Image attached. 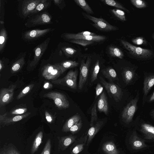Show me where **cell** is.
Listing matches in <instances>:
<instances>
[{
  "instance_id": "cell-1",
  "label": "cell",
  "mask_w": 154,
  "mask_h": 154,
  "mask_svg": "<svg viewBox=\"0 0 154 154\" xmlns=\"http://www.w3.org/2000/svg\"><path fill=\"white\" fill-rule=\"evenodd\" d=\"M121 42L124 47L134 57L140 60H146L151 58L154 54L151 50L135 46L123 40Z\"/></svg>"
},
{
  "instance_id": "cell-2",
  "label": "cell",
  "mask_w": 154,
  "mask_h": 154,
  "mask_svg": "<svg viewBox=\"0 0 154 154\" xmlns=\"http://www.w3.org/2000/svg\"><path fill=\"white\" fill-rule=\"evenodd\" d=\"M82 14L85 18L93 22V23H91V25L99 30L109 32L119 29L118 27L110 24L102 18L96 17L83 12H82Z\"/></svg>"
},
{
  "instance_id": "cell-3",
  "label": "cell",
  "mask_w": 154,
  "mask_h": 154,
  "mask_svg": "<svg viewBox=\"0 0 154 154\" xmlns=\"http://www.w3.org/2000/svg\"><path fill=\"white\" fill-rule=\"evenodd\" d=\"M99 78L100 82L106 90L109 97L113 98L116 102L120 101L123 96L122 89L112 82H107L101 77Z\"/></svg>"
},
{
  "instance_id": "cell-4",
  "label": "cell",
  "mask_w": 154,
  "mask_h": 154,
  "mask_svg": "<svg viewBox=\"0 0 154 154\" xmlns=\"http://www.w3.org/2000/svg\"><path fill=\"white\" fill-rule=\"evenodd\" d=\"M138 98V95H137L124 108L121 116L123 121L125 123L128 124L132 121L137 110Z\"/></svg>"
},
{
  "instance_id": "cell-5",
  "label": "cell",
  "mask_w": 154,
  "mask_h": 154,
  "mask_svg": "<svg viewBox=\"0 0 154 154\" xmlns=\"http://www.w3.org/2000/svg\"><path fill=\"white\" fill-rule=\"evenodd\" d=\"M44 97L53 100L56 106L60 109H66L69 106V102L66 97L60 92H49L45 94Z\"/></svg>"
},
{
  "instance_id": "cell-6",
  "label": "cell",
  "mask_w": 154,
  "mask_h": 154,
  "mask_svg": "<svg viewBox=\"0 0 154 154\" xmlns=\"http://www.w3.org/2000/svg\"><path fill=\"white\" fill-rule=\"evenodd\" d=\"M77 70H70L61 79L52 82L54 83L66 86L73 89H77Z\"/></svg>"
},
{
  "instance_id": "cell-7",
  "label": "cell",
  "mask_w": 154,
  "mask_h": 154,
  "mask_svg": "<svg viewBox=\"0 0 154 154\" xmlns=\"http://www.w3.org/2000/svg\"><path fill=\"white\" fill-rule=\"evenodd\" d=\"M91 62V58L88 57L85 62L81 61L80 67L79 80L78 88L81 90L86 83L88 75L89 67Z\"/></svg>"
},
{
  "instance_id": "cell-8",
  "label": "cell",
  "mask_w": 154,
  "mask_h": 154,
  "mask_svg": "<svg viewBox=\"0 0 154 154\" xmlns=\"http://www.w3.org/2000/svg\"><path fill=\"white\" fill-rule=\"evenodd\" d=\"M51 17L46 12L42 13L28 21L25 25L28 27L48 24L51 21Z\"/></svg>"
},
{
  "instance_id": "cell-9",
  "label": "cell",
  "mask_w": 154,
  "mask_h": 154,
  "mask_svg": "<svg viewBox=\"0 0 154 154\" xmlns=\"http://www.w3.org/2000/svg\"><path fill=\"white\" fill-rule=\"evenodd\" d=\"M64 38L68 40L72 39H81L94 42H100L105 41L106 37L103 35H97L94 36H84L77 34V33H66L63 34Z\"/></svg>"
},
{
  "instance_id": "cell-10",
  "label": "cell",
  "mask_w": 154,
  "mask_h": 154,
  "mask_svg": "<svg viewBox=\"0 0 154 154\" xmlns=\"http://www.w3.org/2000/svg\"><path fill=\"white\" fill-rule=\"evenodd\" d=\"M50 39V38H47L35 48L34 58L30 64L31 66H34L38 63L46 50Z\"/></svg>"
},
{
  "instance_id": "cell-11",
  "label": "cell",
  "mask_w": 154,
  "mask_h": 154,
  "mask_svg": "<svg viewBox=\"0 0 154 154\" xmlns=\"http://www.w3.org/2000/svg\"><path fill=\"white\" fill-rule=\"evenodd\" d=\"M16 85H12L8 88L2 89L0 92V107L9 103L12 99Z\"/></svg>"
},
{
  "instance_id": "cell-12",
  "label": "cell",
  "mask_w": 154,
  "mask_h": 154,
  "mask_svg": "<svg viewBox=\"0 0 154 154\" xmlns=\"http://www.w3.org/2000/svg\"><path fill=\"white\" fill-rule=\"evenodd\" d=\"M42 0H25L22 4L21 12L24 17L31 14Z\"/></svg>"
},
{
  "instance_id": "cell-13",
  "label": "cell",
  "mask_w": 154,
  "mask_h": 154,
  "mask_svg": "<svg viewBox=\"0 0 154 154\" xmlns=\"http://www.w3.org/2000/svg\"><path fill=\"white\" fill-rule=\"evenodd\" d=\"M53 29L47 28L44 29H35L26 32L24 35V38L27 40L34 39L42 37Z\"/></svg>"
},
{
  "instance_id": "cell-14",
  "label": "cell",
  "mask_w": 154,
  "mask_h": 154,
  "mask_svg": "<svg viewBox=\"0 0 154 154\" xmlns=\"http://www.w3.org/2000/svg\"><path fill=\"white\" fill-rule=\"evenodd\" d=\"M129 142L132 148L135 150L140 149L147 146L145 140L139 137L135 131L131 135Z\"/></svg>"
},
{
  "instance_id": "cell-15",
  "label": "cell",
  "mask_w": 154,
  "mask_h": 154,
  "mask_svg": "<svg viewBox=\"0 0 154 154\" xmlns=\"http://www.w3.org/2000/svg\"><path fill=\"white\" fill-rule=\"evenodd\" d=\"M59 149L62 150L66 149L75 140L76 136L70 135L62 137H58Z\"/></svg>"
},
{
  "instance_id": "cell-16",
  "label": "cell",
  "mask_w": 154,
  "mask_h": 154,
  "mask_svg": "<svg viewBox=\"0 0 154 154\" xmlns=\"http://www.w3.org/2000/svg\"><path fill=\"white\" fill-rule=\"evenodd\" d=\"M98 111L107 115L109 112V106L107 98L104 92H102L98 99L97 103Z\"/></svg>"
},
{
  "instance_id": "cell-17",
  "label": "cell",
  "mask_w": 154,
  "mask_h": 154,
  "mask_svg": "<svg viewBox=\"0 0 154 154\" xmlns=\"http://www.w3.org/2000/svg\"><path fill=\"white\" fill-rule=\"evenodd\" d=\"M140 131L146 139L154 140V126L148 123H142L140 126Z\"/></svg>"
},
{
  "instance_id": "cell-18",
  "label": "cell",
  "mask_w": 154,
  "mask_h": 154,
  "mask_svg": "<svg viewBox=\"0 0 154 154\" xmlns=\"http://www.w3.org/2000/svg\"><path fill=\"white\" fill-rule=\"evenodd\" d=\"M154 85V74L146 76L143 81V98L147 95L151 89Z\"/></svg>"
},
{
  "instance_id": "cell-19",
  "label": "cell",
  "mask_w": 154,
  "mask_h": 154,
  "mask_svg": "<svg viewBox=\"0 0 154 154\" xmlns=\"http://www.w3.org/2000/svg\"><path fill=\"white\" fill-rule=\"evenodd\" d=\"M102 149L106 154H119L120 152L115 144L112 141L104 143L102 146Z\"/></svg>"
},
{
  "instance_id": "cell-20",
  "label": "cell",
  "mask_w": 154,
  "mask_h": 154,
  "mask_svg": "<svg viewBox=\"0 0 154 154\" xmlns=\"http://www.w3.org/2000/svg\"><path fill=\"white\" fill-rule=\"evenodd\" d=\"M81 119V117L78 113L72 116L67 120L63 125L62 131L64 132H69L70 128Z\"/></svg>"
},
{
  "instance_id": "cell-21",
  "label": "cell",
  "mask_w": 154,
  "mask_h": 154,
  "mask_svg": "<svg viewBox=\"0 0 154 154\" xmlns=\"http://www.w3.org/2000/svg\"><path fill=\"white\" fill-rule=\"evenodd\" d=\"M103 124V121H99L97 122L95 125L90 128L88 133V139L87 142V146L100 130Z\"/></svg>"
},
{
  "instance_id": "cell-22",
  "label": "cell",
  "mask_w": 154,
  "mask_h": 154,
  "mask_svg": "<svg viewBox=\"0 0 154 154\" xmlns=\"http://www.w3.org/2000/svg\"><path fill=\"white\" fill-rule=\"evenodd\" d=\"M122 74L123 80L125 83L128 84L131 82L135 76V72L132 69L125 68L123 69Z\"/></svg>"
},
{
  "instance_id": "cell-23",
  "label": "cell",
  "mask_w": 154,
  "mask_h": 154,
  "mask_svg": "<svg viewBox=\"0 0 154 154\" xmlns=\"http://www.w3.org/2000/svg\"><path fill=\"white\" fill-rule=\"evenodd\" d=\"M103 75L108 79L110 82H112L117 79V73L114 69L111 67H108L101 70Z\"/></svg>"
},
{
  "instance_id": "cell-24",
  "label": "cell",
  "mask_w": 154,
  "mask_h": 154,
  "mask_svg": "<svg viewBox=\"0 0 154 154\" xmlns=\"http://www.w3.org/2000/svg\"><path fill=\"white\" fill-rule=\"evenodd\" d=\"M30 114V112H29L22 115H17L13 117H7L4 120L2 125L4 126L9 125L14 122L20 121L23 119L27 117Z\"/></svg>"
},
{
  "instance_id": "cell-25",
  "label": "cell",
  "mask_w": 154,
  "mask_h": 154,
  "mask_svg": "<svg viewBox=\"0 0 154 154\" xmlns=\"http://www.w3.org/2000/svg\"><path fill=\"white\" fill-rule=\"evenodd\" d=\"M109 54L112 57L122 59L124 54L122 50L119 48L113 45L109 46L108 48Z\"/></svg>"
},
{
  "instance_id": "cell-26",
  "label": "cell",
  "mask_w": 154,
  "mask_h": 154,
  "mask_svg": "<svg viewBox=\"0 0 154 154\" xmlns=\"http://www.w3.org/2000/svg\"><path fill=\"white\" fill-rule=\"evenodd\" d=\"M43 137V132L40 131L37 135L32 144L31 151V154H33L38 150L42 142Z\"/></svg>"
},
{
  "instance_id": "cell-27",
  "label": "cell",
  "mask_w": 154,
  "mask_h": 154,
  "mask_svg": "<svg viewBox=\"0 0 154 154\" xmlns=\"http://www.w3.org/2000/svg\"><path fill=\"white\" fill-rule=\"evenodd\" d=\"M59 65L63 73L67 69L77 67L79 63L75 61L66 60L59 63Z\"/></svg>"
},
{
  "instance_id": "cell-28",
  "label": "cell",
  "mask_w": 154,
  "mask_h": 154,
  "mask_svg": "<svg viewBox=\"0 0 154 154\" xmlns=\"http://www.w3.org/2000/svg\"><path fill=\"white\" fill-rule=\"evenodd\" d=\"M51 3V1L47 0H42L35 9L32 11L31 14H35L47 8Z\"/></svg>"
},
{
  "instance_id": "cell-29",
  "label": "cell",
  "mask_w": 154,
  "mask_h": 154,
  "mask_svg": "<svg viewBox=\"0 0 154 154\" xmlns=\"http://www.w3.org/2000/svg\"><path fill=\"white\" fill-rule=\"evenodd\" d=\"M100 1L107 5L117 8V9L123 10L128 13L129 12L128 9L117 1L114 0H101Z\"/></svg>"
},
{
  "instance_id": "cell-30",
  "label": "cell",
  "mask_w": 154,
  "mask_h": 154,
  "mask_svg": "<svg viewBox=\"0 0 154 154\" xmlns=\"http://www.w3.org/2000/svg\"><path fill=\"white\" fill-rule=\"evenodd\" d=\"M62 74V71L59 63H58L56 67L45 79L48 80H54L57 79Z\"/></svg>"
},
{
  "instance_id": "cell-31",
  "label": "cell",
  "mask_w": 154,
  "mask_h": 154,
  "mask_svg": "<svg viewBox=\"0 0 154 154\" xmlns=\"http://www.w3.org/2000/svg\"><path fill=\"white\" fill-rule=\"evenodd\" d=\"M74 2L86 12L91 14H94L92 9L85 0H75Z\"/></svg>"
},
{
  "instance_id": "cell-32",
  "label": "cell",
  "mask_w": 154,
  "mask_h": 154,
  "mask_svg": "<svg viewBox=\"0 0 154 154\" xmlns=\"http://www.w3.org/2000/svg\"><path fill=\"white\" fill-rule=\"evenodd\" d=\"M0 154H20L19 151L12 145L4 146L0 149Z\"/></svg>"
},
{
  "instance_id": "cell-33",
  "label": "cell",
  "mask_w": 154,
  "mask_h": 154,
  "mask_svg": "<svg viewBox=\"0 0 154 154\" xmlns=\"http://www.w3.org/2000/svg\"><path fill=\"white\" fill-rule=\"evenodd\" d=\"M24 63V59L23 57L19 59L12 66L11 71L12 73L18 71L22 68Z\"/></svg>"
},
{
  "instance_id": "cell-34",
  "label": "cell",
  "mask_w": 154,
  "mask_h": 154,
  "mask_svg": "<svg viewBox=\"0 0 154 154\" xmlns=\"http://www.w3.org/2000/svg\"><path fill=\"white\" fill-rule=\"evenodd\" d=\"M7 35L5 28L2 29L0 32V51L1 52L5 47L7 39Z\"/></svg>"
},
{
  "instance_id": "cell-35",
  "label": "cell",
  "mask_w": 154,
  "mask_h": 154,
  "mask_svg": "<svg viewBox=\"0 0 154 154\" xmlns=\"http://www.w3.org/2000/svg\"><path fill=\"white\" fill-rule=\"evenodd\" d=\"M111 12L119 20L122 21H126L125 13L122 10L119 9H113L111 10Z\"/></svg>"
},
{
  "instance_id": "cell-36",
  "label": "cell",
  "mask_w": 154,
  "mask_h": 154,
  "mask_svg": "<svg viewBox=\"0 0 154 154\" xmlns=\"http://www.w3.org/2000/svg\"><path fill=\"white\" fill-rule=\"evenodd\" d=\"M100 69L99 61V60H97L96 61L92 70L91 78V82H93L97 79Z\"/></svg>"
},
{
  "instance_id": "cell-37",
  "label": "cell",
  "mask_w": 154,
  "mask_h": 154,
  "mask_svg": "<svg viewBox=\"0 0 154 154\" xmlns=\"http://www.w3.org/2000/svg\"><path fill=\"white\" fill-rule=\"evenodd\" d=\"M97 120V116L96 109V103H95L92 107L91 111V119L90 125L91 127L94 125V123Z\"/></svg>"
},
{
  "instance_id": "cell-38",
  "label": "cell",
  "mask_w": 154,
  "mask_h": 154,
  "mask_svg": "<svg viewBox=\"0 0 154 154\" xmlns=\"http://www.w3.org/2000/svg\"><path fill=\"white\" fill-rule=\"evenodd\" d=\"M57 64L54 65L48 64L45 66L43 69L42 75L45 78L48 76L56 67Z\"/></svg>"
},
{
  "instance_id": "cell-39",
  "label": "cell",
  "mask_w": 154,
  "mask_h": 154,
  "mask_svg": "<svg viewBox=\"0 0 154 154\" xmlns=\"http://www.w3.org/2000/svg\"><path fill=\"white\" fill-rule=\"evenodd\" d=\"M131 3L136 8H143L147 6L146 2L142 0H131Z\"/></svg>"
},
{
  "instance_id": "cell-40",
  "label": "cell",
  "mask_w": 154,
  "mask_h": 154,
  "mask_svg": "<svg viewBox=\"0 0 154 154\" xmlns=\"http://www.w3.org/2000/svg\"><path fill=\"white\" fill-rule=\"evenodd\" d=\"M69 41L71 43L78 44L84 46L92 44L94 42L93 41L81 39H72L69 40Z\"/></svg>"
},
{
  "instance_id": "cell-41",
  "label": "cell",
  "mask_w": 154,
  "mask_h": 154,
  "mask_svg": "<svg viewBox=\"0 0 154 154\" xmlns=\"http://www.w3.org/2000/svg\"><path fill=\"white\" fill-rule=\"evenodd\" d=\"M82 126V122L81 119L70 128L69 131L73 134H75L80 130Z\"/></svg>"
},
{
  "instance_id": "cell-42",
  "label": "cell",
  "mask_w": 154,
  "mask_h": 154,
  "mask_svg": "<svg viewBox=\"0 0 154 154\" xmlns=\"http://www.w3.org/2000/svg\"><path fill=\"white\" fill-rule=\"evenodd\" d=\"M62 49L65 54L68 57L73 56L77 52L75 49L69 47H63Z\"/></svg>"
},
{
  "instance_id": "cell-43",
  "label": "cell",
  "mask_w": 154,
  "mask_h": 154,
  "mask_svg": "<svg viewBox=\"0 0 154 154\" xmlns=\"http://www.w3.org/2000/svg\"><path fill=\"white\" fill-rule=\"evenodd\" d=\"M34 86V84H30L25 87L19 94L17 98V99H20L25 96Z\"/></svg>"
},
{
  "instance_id": "cell-44",
  "label": "cell",
  "mask_w": 154,
  "mask_h": 154,
  "mask_svg": "<svg viewBox=\"0 0 154 154\" xmlns=\"http://www.w3.org/2000/svg\"><path fill=\"white\" fill-rule=\"evenodd\" d=\"M131 41L134 44L137 45H145L147 44V41L145 38L141 36L133 38Z\"/></svg>"
},
{
  "instance_id": "cell-45",
  "label": "cell",
  "mask_w": 154,
  "mask_h": 154,
  "mask_svg": "<svg viewBox=\"0 0 154 154\" xmlns=\"http://www.w3.org/2000/svg\"><path fill=\"white\" fill-rule=\"evenodd\" d=\"M51 140L49 139L48 140L41 154H51Z\"/></svg>"
},
{
  "instance_id": "cell-46",
  "label": "cell",
  "mask_w": 154,
  "mask_h": 154,
  "mask_svg": "<svg viewBox=\"0 0 154 154\" xmlns=\"http://www.w3.org/2000/svg\"><path fill=\"white\" fill-rule=\"evenodd\" d=\"M84 143H81L76 145L72 149L71 154H78L81 152L84 149Z\"/></svg>"
},
{
  "instance_id": "cell-47",
  "label": "cell",
  "mask_w": 154,
  "mask_h": 154,
  "mask_svg": "<svg viewBox=\"0 0 154 154\" xmlns=\"http://www.w3.org/2000/svg\"><path fill=\"white\" fill-rule=\"evenodd\" d=\"M27 111L26 108H23L17 109L13 110L11 112V113L14 115H22Z\"/></svg>"
},
{
  "instance_id": "cell-48",
  "label": "cell",
  "mask_w": 154,
  "mask_h": 154,
  "mask_svg": "<svg viewBox=\"0 0 154 154\" xmlns=\"http://www.w3.org/2000/svg\"><path fill=\"white\" fill-rule=\"evenodd\" d=\"M54 4L62 10L65 6L64 1L62 0H54L53 1Z\"/></svg>"
},
{
  "instance_id": "cell-49",
  "label": "cell",
  "mask_w": 154,
  "mask_h": 154,
  "mask_svg": "<svg viewBox=\"0 0 154 154\" xmlns=\"http://www.w3.org/2000/svg\"><path fill=\"white\" fill-rule=\"evenodd\" d=\"M103 90V88L100 83L97 84L96 88V96H98L102 93Z\"/></svg>"
},
{
  "instance_id": "cell-50",
  "label": "cell",
  "mask_w": 154,
  "mask_h": 154,
  "mask_svg": "<svg viewBox=\"0 0 154 154\" xmlns=\"http://www.w3.org/2000/svg\"><path fill=\"white\" fill-rule=\"evenodd\" d=\"M77 34L84 36H94L97 35L95 33L88 31H82L77 33Z\"/></svg>"
},
{
  "instance_id": "cell-51",
  "label": "cell",
  "mask_w": 154,
  "mask_h": 154,
  "mask_svg": "<svg viewBox=\"0 0 154 154\" xmlns=\"http://www.w3.org/2000/svg\"><path fill=\"white\" fill-rule=\"evenodd\" d=\"M45 118L47 122L49 123H51L53 122V119L50 114L47 111H45Z\"/></svg>"
},
{
  "instance_id": "cell-52",
  "label": "cell",
  "mask_w": 154,
  "mask_h": 154,
  "mask_svg": "<svg viewBox=\"0 0 154 154\" xmlns=\"http://www.w3.org/2000/svg\"><path fill=\"white\" fill-rule=\"evenodd\" d=\"M7 113H6L3 115H0V124L1 125L3 122L7 118Z\"/></svg>"
},
{
  "instance_id": "cell-53",
  "label": "cell",
  "mask_w": 154,
  "mask_h": 154,
  "mask_svg": "<svg viewBox=\"0 0 154 154\" xmlns=\"http://www.w3.org/2000/svg\"><path fill=\"white\" fill-rule=\"evenodd\" d=\"M154 101V91L152 95L150 96L148 100V103H150Z\"/></svg>"
},
{
  "instance_id": "cell-54",
  "label": "cell",
  "mask_w": 154,
  "mask_h": 154,
  "mask_svg": "<svg viewBox=\"0 0 154 154\" xmlns=\"http://www.w3.org/2000/svg\"><path fill=\"white\" fill-rule=\"evenodd\" d=\"M52 85L49 82H47L44 85V88L45 89H48L50 88L51 86H52Z\"/></svg>"
},
{
  "instance_id": "cell-55",
  "label": "cell",
  "mask_w": 154,
  "mask_h": 154,
  "mask_svg": "<svg viewBox=\"0 0 154 154\" xmlns=\"http://www.w3.org/2000/svg\"><path fill=\"white\" fill-rule=\"evenodd\" d=\"M150 115L154 120V109H153L150 112Z\"/></svg>"
},
{
  "instance_id": "cell-56",
  "label": "cell",
  "mask_w": 154,
  "mask_h": 154,
  "mask_svg": "<svg viewBox=\"0 0 154 154\" xmlns=\"http://www.w3.org/2000/svg\"><path fill=\"white\" fill-rule=\"evenodd\" d=\"M2 62L1 60H0V70L1 71L3 67Z\"/></svg>"
},
{
  "instance_id": "cell-57",
  "label": "cell",
  "mask_w": 154,
  "mask_h": 154,
  "mask_svg": "<svg viewBox=\"0 0 154 154\" xmlns=\"http://www.w3.org/2000/svg\"><path fill=\"white\" fill-rule=\"evenodd\" d=\"M152 38L154 39V32L152 34Z\"/></svg>"
}]
</instances>
